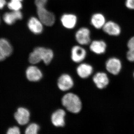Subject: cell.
<instances>
[{
  "instance_id": "4fadbf2b",
  "label": "cell",
  "mask_w": 134,
  "mask_h": 134,
  "mask_svg": "<svg viewBox=\"0 0 134 134\" xmlns=\"http://www.w3.org/2000/svg\"><path fill=\"white\" fill-rule=\"evenodd\" d=\"M93 81L98 88L103 89L108 85L109 78L107 75L104 72H98L93 77Z\"/></svg>"
},
{
  "instance_id": "e0dca14e",
  "label": "cell",
  "mask_w": 134,
  "mask_h": 134,
  "mask_svg": "<svg viewBox=\"0 0 134 134\" xmlns=\"http://www.w3.org/2000/svg\"><path fill=\"white\" fill-rule=\"evenodd\" d=\"M107 48V44L104 41L102 40H94L90 45V49L92 52L96 54L104 53Z\"/></svg>"
},
{
  "instance_id": "7a4b0ae2",
  "label": "cell",
  "mask_w": 134,
  "mask_h": 134,
  "mask_svg": "<svg viewBox=\"0 0 134 134\" xmlns=\"http://www.w3.org/2000/svg\"><path fill=\"white\" fill-rule=\"evenodd\" d=\"M36 57L40 62L43 61L46 65H48L51 62L54 57L52 50L43 47H36L34 50Z\"/></svg>"
},
{
  "instance_id": "5b68a950",
  "label": "cell",
  "mask_w": 134,
  "mask_h": 134,
  "mask_svg": "<svg viewBox=\"0 0 134 134\" xmlns=\"http://www.w3.org/2000/svg\"><path fill=\"white\" fill-rule=\"evenodd\" d=\"M105 67L107 70L110 74L117 75L120 72L122 64L119 59L112 58L107 60L106 62Z\"/></svg>"
},
{
  "instance_id": "3957f363",
  "label": "cell",
  "mask_w": 134,
  "mask_h": 134,
  "mask_svg": "<svg viewBox=\"0 0 134 134\" xmlns=\"http://www.w3.org/2000/svg\"><path fill=\"white\" fill-rule=\"evenodd\" d=\"M37 8V13L39 19L43 24L47 26H51L55 21L54 15L46 9L45 7Z\"/></svg>"
},
{
  "instance_id": "cb8c5ba5",
  "label": "cell",
  "mask_w": 134,
  "mask_h": 134,
  "mask_svg": "<svg viewBox=\"0 0 134 134\" xmlns=\"http://www.w3.org/2000/svg\"><path fill=\"white\" fill-rule=\"evenodd\" d=\"M48 0H35V3L37 8L45 7Z\"/></svg>"
},
{
  "instance_id": "d4e9b609",
  "label": "cell",
  "mask_w": 134,
  "mask_h": 134,
  "mask_svg": "<svg viewBox=\"0 0 134 134\" xmlns=\"http://www.w3.org/2000/svg\"><path fill=\"white\" fill-rule=\"evenodd\" d=\"M125 5L127 8L134 10V0H126Z\"/></svg>"
},
{
  "instance_id": "ba28073f",
  "label": "cell",
  "mask_w": 134,
  "mask_h": 134,
  "mask_svg": "<svg viewBox=\"0 0 134 134\" xmlns=\"http://www.w3.org/2000/svg\"><path fill=\"white\" fill-rule=\"evenodd\" d=\"M12 52L13 48L9 42L5 39H0V61L10 56Z\"/></svg>"
},
{
  "instance_id": "277c9868",
  "label": "cell",
  "mask_w": 134,
  "mask_h": 134,
  "mask_svg": "<svg viewBox=\"0 0 134 134\" xmlns=\"http://www.w3.org/2000/svg\"><path fill=\"white\" fill-rule=\"evenodd\" d=\"M91 32L90 30L86 27L79 29L75 34L77 42L82 45H86L91 42Z\"/></svg>"
},
{
  "instance_id": "484cf974",
  "label": "cell",
  "mask_w": 134,
  "mask_h": 134,
  "mask_svg": "<svg viewBox=\"0 0 134 134\" xmlns=\"http://www.w3.org/2000/svg\"><path fill=\"white\" fill-rule=\"evenodd\" d=\"M6 3L5 0H0V9H2L4 7Z\"/></svg>"
},
{
  "instance_id": "8992f818",
  "label": "cell",
  "mask_w": 134,
  "mask_h": 134,
  "mask_svg": "<svg viewBox=\"0 0 134 134\" xmlns=\"http://www.w3.org/2000/svg\"><path fill=\"white\" fill-rule=\"evenodd\" d=\"M74 84L73 79L69 75L64 74L62 75L58 79V87L62 91L69 90L72 88Z\"/></svg>"
},
{
  "instance_id": "9c48e42d",
  "label": "cell",
  "mask_w": 134,
  "mask_h": 134,
  "mask_svg": "<svg viewBox=\"0 0 134 134\" xmlns=\"http://www.w3.org/2000/svg\"><path fill=\"white\" fill-rule=\"evenodd\" d=\"M28 28L30 30L35 34H40L43 30V24L39 18L32 17L28 22Z\"/></svg>"
},
{
  "instance_id": "5bb4252c",
  "label": "cell",
  "mask_w": 134,
  "mask_h": 134,
  "mask_svg": "<svg viewBox=\"0 0 134 134\" xmlns=\"http://www.w3.org/2000/svg\"><path fill=\"white\" fill-rule=\"evenodd\" d=\"M61 22L62 25L66 29H71L74 28L77 22V18L75 15L70 14H65L61 17Z\"/></svg>"
},
{
  "instance_id": "7c38bea8",
  "label": "cell",
  "mask_w": 134,
  "mask_h": 134,
  "mask_svg": "<svg viewBox=\"0 0 134 134\" xmlns=\"http://www.w3.org/2000/svg\"><path fill=\"white\" fill-rule=\"evenodd\" d=\"M86 55V50L79 46H74L71 50V58L74 62L80 63L85 59Z\"/></svg>"
},
{
  "instance_id": "ffe728a7",
  "label": "cell",
  "mask_w": 134,
  "mask_h": 134,
  "mask_svg": "<svg viewBox=\"0 0 134 134\" xmlns=\"http://www.w3.org/2000/svg\"><path fill=\"white\" fill-rule=\"evenodd\" d=\"M129 50L127 53V60L131 62H134V36L129 40L127 43Z\"/></svg>"
},
{
  "instance_id": "9a60e30c",
  "label": "cell",
  "mask_w": 134,
  "mask_h": 134,
  "mask_svg": "<svg viewBox=\"0 0 134 134\" xmlns=\"http://www.w3.org/2000/svg\"><path fill=\"white\" fill-rule=\"evenodd\" d=\"M103 29L105 32L110 36H119L121 32V29L119 25L112 21L106 23Z\"/></svg>"
},
{
  "instance_id": "603a6c76",
  "label": "cell",
  "mask_w": 134,
  "mask_h": 134,
  "mask_svg": "<svg viewBox=\"0 0 134 134\" xmlns=\"http://www.w3.org/2000/svg\"><path fill=\"white\" fill-rule=\"evenodd\" d=\"M21 132L19 128L16 126L10 128L7 132L8 134H19Z\"/></svg>"
},
{
  "instance_id": "4316f807",
  "label": "cell",
  "mask_w": 134,
  "mask_h": 134,
  "mask_svg": "<svg viewBox=\"0 0 134 134\" xmlns=\"http://www.w3.org/2000/svg\"><path fill=\"white\" fill-rule=\"evenodd\" d=\"M133 75H134V74H133Z\"/></svg>"
},
{
  "instance_id": "44dd1931",
  "label": "cell",
  "mask_w": 134,
  "mask_h": 134,
  "mask_svg": "<svg viewBox=\"0 0 134 134\" xmlns=\"http://www.w3.org/2000/svg\"><path fill=\"white\" fill-rule=\"evenodd\" d=\"M23 0H10L8 4V7L10 9L14 11L20 10L22 8V2Z\"/></svg>"
},
{
  "instance_id": "8fae6325",
  "label": "cell",
  "mask_w": 134,
  "mask_h": 134,
  "mask_svg": "<svg viewBox=\"0 0 134 134\" xmlns=\"http://www.w3.org/2000/svg\"><path fill=\"white\" fill-rule=\"evenodd\" d=\"M66 113L63 109H59L53 113L51 117V121L55 127H63L65 125Z\"/></svg>"
},
{
  "instance_id": "2e32d148",
  "label": "cell",
  "mask_w": 134,
  "mask_h": 134,
  "mask_svg": "<svg viewBox=\"0 0 134 134\" xmlns=\"http://www.w3.org/2000/svg\"><path fill=\"white\" fill-rule=\"evenodd\" d=\"M23 16L22 13L20 10H12L11 12L5 13L3 15V19L7 24L12 25L14 24L17 20L22 19Z\"/></svg>"
},
{
  "instance_id": "d6986e66",
  "label": "cell",
  "mask_w": 134,
  "mask_h": 134,
  "mask_svg": "<svg viewBox=\"0 0 134 134\" xmlns=\"http://www.w3.org/2000/svg\"><path fill=\"white\" fill-rule=\"evenodd\" d=\"M105 18L101 13H96L92 15L91 19V24L96 29L103 28L105 24Z\"/></svg>"
},
{
  "instance_id": "7402d4cb",
  "label": "cell",
  "mask_w": 134,
  "mask_h": 134,
  "mask_svg": "<svg viewBox=\"0 0 134 134\" xmlns=\"http://www.w3.org/2000/svg\"><path fill=\"white\" fill-rule=\"evenodd\" d=\"M39 126L37 124L33 123L30 124L25 130L26 134H37L39 130Z\"/></svg>"
},
{
  "instance_id": "ac0fdd59",
  "label": "cell",
  "mask_w": 134,
  "mask_h": 134,
  "mask_svg": "<svg viewBox=\"0 0 134 134\" xmlns=\"http://www.w3.org/2000/svg\"><path fill=\"white\" fill-rule=\"evenodd\" d=\"M77 74L81 78H88L92 74L93 69L91 65L87 63H82L77 67L76 69Z\"/></svg>"
},
{
  "instance_id": "30bf717a",
  "label": "cell",
  "mask_w": 134,
  "mask_h": 134,
  "mask_svg": "<svg viewBox=\"0 0 134 134\" xmlns=\"http://www.w3.org/2000/svg\"><path fill=\"white\" fill-rule=\"evenodd\" d=\"M27 79L30 81L37 82L41 80L43 77L41 70L35 66H30L26 71Z\"/></svg>"
},
{
  "instance_id": "52a82bcc",
  "label": "cell",
  "mask_w": 134,
  "mask_h": 134,
  "mask_svg": "<svg viewBox=\"0 0 134 134\" xmlns=\"http://www.w3.org/2000/svg\"><path fill=\"white\" fill-rule=\"evenodd\" d=\"M30 113L29 110L26 108L20 107L15 113V119L18 124L21 125L27 124L30 121Z\"/></svg>"
},
{
  "instance_id": "6da1fadb",
  "label": "cell",
  "mask_w": 134,
  "mask_h": 134,
  "mask_svg": "<svg viewBox=\"0 0 134 134\" xmlns=\"http://www.w3.org/2000/svg\"><path fill=\"white\" fill-rule=\"evenodd\" d=\"M63 105L68 111L73 113L80 112L82 108L81 101L77 95L68 93L64 95L62 99Z\"/></svg>"
}]
</instances>
